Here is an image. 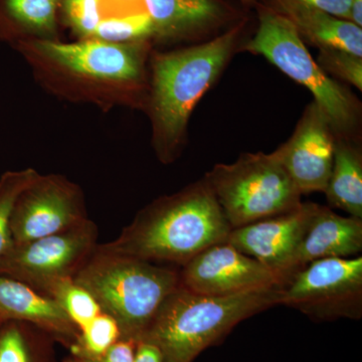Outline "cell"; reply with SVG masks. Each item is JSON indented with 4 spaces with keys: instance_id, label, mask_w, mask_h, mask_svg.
Returning <instances> with one entry per match:
<instances>
[{
    "instance_id": "9a60e30c",
    "label": "cell",
    "mask_w": 362,
    "mask_h": 362,
    "mask_svg": "<svg viewBox=\"0 0 362 362\" xmlns=\"http://www.w3.org/2000/svg\"><path fill=\"white\" fill-rule=\"evenodd\" d=\"M362 251V218L319 206L298 252L297 271L317 259L354 258Z\"/></svg>"
},
{
    "instance_id": "9c48e42d",
    "label": "cell",
    "mask_w": 362,
    "mask_h": 362,
    "mask_svg": "<svg viewBox=\"0 0 362 362\" xmlns=\"http://www.w3.org/2000/svg\"><path fill=\"white\" fill-rule=\"evenodd\" d=\"M284 284L281 276L228 242L207 247L180 270L181 288L206 296H233Z\"/></svg>"
},
{
    "instance_id": "ffe728a7",
    "label": "cell",
    "mask_w": 362,
    "mask_h": 362,
    "mask_svg": "<svg viewBox=\"0 0 362 362\" xmlns=\"http://www.w3.org/2000/svg\"><path fill=\"white\" fill-rule=\"evenodd\" d=\"M62 307L74 325L80 331L102 312L96 299L74 278L54 283L45 293Z\"/></svg>"
},
{
    "instance_id": "4dcf8cb0",
    "label": "cell",
    "mask_w": 362,
    "mask_h": 362,
    "mask_svg": "<svg viewBox=\"0 0 362 362\" xmlns=\"http://www.w3.org/2000/svg\"><path fill=\"white\" fill-rule=\"evenodd\" d=\"M116 1L121 2V4H130V2L137 1V0H116Z\"/></svg>"
},
{
    "instance_id": "2e32d148",
    "label": "cell",
    "mask_w": 362,
    "mask_h": 362,
    "mask_svg": "<svg viewBox=\"0 0 362 362\" xmlns=\"http://www.w3.org/2000/svg\"><path fill=\"white\" fill-rule=\"evenodd\" d=\"M272 8L291 21L300 37L320 49H339L362 58L361 28L296 0H271Z\"/></svg>"
},
{
    "instance_id": "30bf717a",
    "label": "cell",
    "mask_w": 362,
    "mask_h": 362,
    "mask_svg": "<svg viewBox=\"0 0 362 362\" xmlns=\"http://www.w3.org/2000/svg\"><path fill=\"white\" fill-rule=\"evenodd\" d=\"M89 220L75 187L56 177L37 176L21 192L11 221L13 244L70 230Z\"/></svg>"
},
{
    "instance_id": "484cf974",
    "label": "cell",
    "mask_w": 362,
    "mask_h": 362,
    "mask_svg": "<svg viewBox=\"0 0 362 362\" xmlns=\"http://www.w3.org/2000/svg\"><path fill=\"white\" fill-rule=\"evenodd\" d=\"M100 4L101 0H65L66 18L76 32L85 37L94 35L102 21Z\"/></svg>"
},
{
    "instance_id": "cb8c5ba5",
    "label": "cell",
    "mask_w": 362,
    "mask_h": 362,
    "mask_svg": "<svg viewBox=\"0 0 362 362\" xmlns=\"http://www.w3.org/2000/svg\"><path fill=\"white\" fill-rule=\"evenodd\" d=\"M9 18L26 28L51 30L54 26L57 0H2Z\"/></svg>"
},
{
    "instance_id": "d4e9b609",
    "label": "cell",
    "mask_w": 362,
    "mask_h": 362,
    "mask_svg": "<svg viewBox=\"0 0 362 362\" xmlns=\"http://www.w3.org/2000/svg\"><path fill=\"white\" fill-rule=\"evenodd\" d=\"M318 65L324 71L334 74L337 77L362 88V58L339 49H319Z\"/></svg>"
},
{
    "instance_id": "1f68e13d",
    "label": "cell",
    "mask_w": 362,
    "mask_h": 362,
    "mask_svg": "<svg viewBox=\"0 0 362 362\" xmlns=\"http://www.w3.org/2000/svg\"><path fill=\"white\" fill-rule=\"evenodd\" d=\"M6 320V317H4V315H2L1 313H0V325H1L2 323L4 322V321Z\"/></svg>"
},
{
    "instance_id": "44dd1931",
    "label": "cell",
    "mask_w": 362,
    "mask_h": 362,
    "mask_svg": "<svg viewBox=\"0 0 362 362\" xmlns=\"http://www.w3.org/2000/svg\"><path fill=\"white\" fill-rule=\"evenodd\" d=\"M122 339L120 327L113 317L102 311L78 331L76 342L69 349L75 356H99Z\"/></svg>"
},
{
    "instance_id": "277c9868",
    "label": "cell",
    "mask_w": 362,
    "mask_h": 362,
    "mask_svg": "<svg viewBox=\"0 0 362 362\" xmlns=\"http://www.w3.org/2000/svg\"><path fill=\"white\" fill-rule=\"evenodd\" d=\"M239 35L235 28L211 42L157 57L152 106L164 157L173 156L195 105L220 76Z\"/></svg>"
},
{
    "instance_id": "3957f363",
    "label": "cell",
    "mask_w": 362,
    "mask_h": 362,
    "mask_svg": "<svg viewBox=\"0 0 362 362\" xmlns=\"http://www.w3.org/2000/svg\"><path fill=\"white\" fill-rule=\"evenodd\" d=\"M74 280L115 319L122 339L138 341L164 300L180 287V270L108 251L99 244Z\"/></svg>"
},
{
    "instance_id": "52a82bcc",
    "label": "cell",
    "mask_w": 362,
    "mask_h": 362,
    "mask_svg": "<svg viewBox=\"0 0 362 362\" xmlns=\"http://www.w3.org/2000/svg\"><path fill=\"white\" fill-rule=\"evenodd\" d=\"M280 305L312 319L333 321L362 316V258L317 259L299 269L281 288Z\"/></svg>"
},
{
    "instance_id": "8fae6325",
    "label": "cell",
    "mask_w": 362,
    "mask_h": 362,
    "mask_svg": "<svg viewBox=\"0 0 362 362\" xmlns=\"http://www.w3.org/2000/svg\"><path fill=\"white\" fill-rule=\"evenodd\" d=\"M318 206L302 202L289 213L233 228L226 242L275 272L286 283L297 271L298 252Z\"/></svg>"
},
{
    "instance_id": "4316f807",
    "label": "cell",
    "mask_w": 362,
    "mask_h": 362,
    "mask_svg": "<svg viewBox=\"0 0 362 362\" xmlns=\"http://www.w3.org/2000/svg\"><path fill=\"white\" fill-rule=\"evenodd\" d=\"M136 340L120 339L99 356L85 357L69 354L63 362H134Z\"/></svg>"
},
{
    "instance_id": "8992f818",
    "label": "cell",
    "mask_w": 362,
    "mask_h": 362,
    "mask_svg": "<svg viewBox=\"0 0 362 362\" xmlns=\"http://www.w3.org/2000/svg\"><path fill=\"white\" fill-rule=\"evenodd\" d=\"M246 49L265 57L310 90L333 130L345 132L354 127L358 115L356 100L314 61L296 28L284 16L273 8L262 9L258 30Z\"/></svg>"
},
{
    "instance_id": "ac0fdd59",
    "label": "cell",
    "mask_w": 362,
    "mask_h": 362,
    "mask_svg": "<svg viewBox=\"0 0 362 362\" xmlns=\"http://www.w3.org/2000/svg\"><path fill=\"white\" fill-rule=\"evenodd\" d=\"M332 207L362 218V158L356 147L335 141L332 170L325 192Z\"/></svg>"
},
{
    "instance_id": "d6a6232c",
    "label": "cell",
    "mask_w": 362,
    "mask_h": 362,
    "mask_svg": "<svg viewBox=\"0 0 362 362\" xmlns=\"http://www.w3.org/2000/svg\"><path fill=\"white\" fill-rule=\"evenodd\" d=\"M243 1H251V0H243Z\"/></svg>"
},
{
    "instance_id": "4fadbf2b",
    "label": "cell",
    "mask_w": 362,
    "mask_h": 362,
    "mask_svg": "<svg viewBox=\"0 0 362 362\" xmlns=\"http://www.w3.org/2000/svg\"><path fill=\"white\" fill-rule=\"evenodd\" d=\"M35 49L45 57L82 75L112 81H133L140 76L136 52L124 45L101 40L77 44L35 42Z\"/></svg>"
},
{
    "instance_id": "7402d4cb",
    "label": "cell",
    "mask_w": 362,
    "mask_h": 362,
    "mask_svg": "<svg viewBox=\"0 0 362 362\" xmlns=\"http://www.w3.org/2000/svg\"><path fill=\"white\" fill-rule=\"evenodd\" d=\"M37 176L32 169H28L20 173H6L0 180V258L13 245L11 221L16 202L21 192Z\"/></svg>"
},
{
    "instance_id": "5bb4252c",
    "label": "cell",
    "mask_w": 362,
    "mask_h": 362,
    "mask_svg": "<svg viewBox=\"0 0 362 362\" xmlns=\"http://www.w3.org/2000/svg\"><path fill=\"white\" fill-rule=\"evenodd\" d=\"M0 313L6 320L37 326L68 350L78 337V328L54 299L4 275H0Z\"/></svg>"
},
{
    "instance_id": "f1b7e54d",
    "label": "cell",
    "mask_w": 362,
    "mask_h": 362,
    "mask_svg": "<svg viewBox=\"0 0 362 362\" xmlns=\"http://www.w3.org/2000/svg\"><path fill=\"white\" fill-rule=\"evenodd\" d=\"M134 362H164L160 350L147 340H138Z\"/></svg>"
},
{
    "instance_id": "ba28073f",
    "label": "cell",
    "mask_w": 362,
    "mask_h": 362,
    "mask_svg": "<svg viewBox=\"0 0 362 362\" xmlns=\"http://www.w3.org/2000/svg\"><path fill=\"white\" fill-rule=\"evenodd\" d=\"M96 223L87 220L64 232L13 244L0 258V275L45 295L51 286L75 278L99 242Z\"/></svg>"
},
{
    "instance_id": "e0dca14e",
    "label": "cell",
    "mask_w": 362,
    "mask_h": 362,
    "mask_svg": "<svg viewBox=\"0 0 362 362\" xmlns=\"http://www.w3.org/2000/svg\"><path fill=\"white\" fill-rule=\"evenodd\" d=\"M144 4L154 33L162 35L206 32L225 16L218 0H144Z\"/></svg>"
},
{
    "instance_id": "603a6c76",
    "label": "cell",
    "mask_w": 362,
    "mask_h": 362,
    "mask_svg": "<svg viewBox=\"0 0 362 362\" xmlns=\"http://www.w3.org/2000/svg\"><path fill=\"white\" fill-rule=\"evenodd\" d=\"M154 33V25L146 11L102 20L98 25L95 37L105 42H128L143 39Z\"/></svg>"
},
{
    "instance_id": "7a4b0ae2",
    "label": "cell",
    "mask_w": 362,
    "mask_h": 362,
    "mask_svg": "<svg viewBox=\"0 0 362 362\" xmlns=\"http://www.w3.org/2000/svg\"><path fill=\"white\" fill-rule=\"evenodd\" d=\"M281 288L218 297L180 286L164 300L139 340L156 345L164 362H194L242 321L280 305Z\"/></svg>"
},
{
    "instance_id": "d6986e66",
    "label": "cell",
    "mask_w": 362,
    "mask_h": 362,
    "mask_svg": "<svg viewBox=\"0 0 362 362\" xmlns=\"http://www.w3.org/2000/svg\"><path fill=\"white\" fill-rule=\"evenodd\" d=\"M56 340L33 324L6 320L0 325V362H59Z\"/></svg>"
},
{
    "instance_id": "6da1fadb",
    "label": "cell",
    "mask_w": 362,
    "mask_h": 362,
    "mask_svg": "<svg viewBox=\"0 0 362 362\" xmlns=\"http://www.w3.org/2000/svg\"><path fill=\"white\" fill-rule=\"evenodd\" d=\"M204 180L146 207L115 240L100 246L156 264L182 267L228 240L232 230Z\"/></svg>"
},
{
    "instance_id": "f546056e",
    "label": "cell",
    "mask_w": 362,
    "mask_h": 362,
    "mask_svg": "<svg viewBox=\"0 0 362 362\" xmlns=\"http://www.w3.org/2000/svg\"><path fill=\"white\" fill-rule=\"evenodd\" d=\"M349 21L361 28L362 25V0H352L350 6Z\"/></svg>"
},
{
    "instance_id": "7c38bea8",
    "label": "cell",
    "mask_w": 362,
    "mask_h": 362,
    "mask_svg": "<svg viewBox=\"0 0 362 362\" xmlns=\"http://www.w3.org/2000/svg\"><path fill=\"white\" fill-rule=\"evenodd\" d=\"M332 127L315 102L304 112L292 137L277 150L301 194L325 192L332 170Z\"/></svg>"
},
{
    "instance_id": "83f0119b",
    "label": "cell",
    "mask_w": 362,
    "mask_h": 362,
    "mask_svg": "<svg viewBox=\"0 0 362 362\" xmlns=\"http://www.w3.org/2000/svg\"><path fill=\"white\" fill-rule=\"evenodd\" d=\"M335 18L349 21L352 0H296Z\"/></svg>"
},
{
    "instance_id": "5b68a950",
    "label": "cell",
    "mask_w": 362,
    "mask_h": 362,
    "mask_svg": "<svg viewBox=\"0 0 362 362\" xmlns=\"http://www.w3.org/2000/svg\"><path fill=\"white\" fill-rule=\"evenodd\" d=\"M232 228L294 211L301 192L288 175L277 150L243 154L216 164L204 178Z\"/></svg>"
}]
</instances>
